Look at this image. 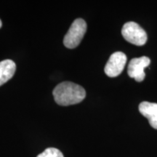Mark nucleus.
Returning a JSON list of instances; mask_svg holds the SVG:
<instances>
[{"instance_id":"nucleus-8","label":"nucleus","mask_w":157,"mask_h":157,"mask_svg":"<svg viewBox=\"0 0 157 157\" xmlns=\"http://www.w3.org/2000/svg\"><path fill=\"white\" fill-rule=\"evenodd\" d=\"M36 157H64L60 150L56 148H48Z\"/></svg>"},{"instance_id":"nucleus-9","label":"nucleus","mask_w":157,"mask_h":157,"mask_svg":"<svg viewBox=\"0 0 157 157\" xmlns=\"http://www.w3.org/2000/svg\"><path fill=\"white\" fill-rule=\"evenodd\" d=\"M2 21H1V20H0V28H1V27H2Z\"/></svg>"},{"instance_id":"nucleus-6","label":"nucleus","mask_w":157,"mask_h":157,"mask_svg":"<svg viewBox=\"0 0 157 157\" xmlns=\"http://www.w3.org/2000/svg\"><path fill=\"white\" fill-rule=\"evenodd\" d=\"M138 109L141 114L148 119L151 126L157 129V103L143 101Z\"/></svg>"},{"instance_id":"nucleus-4","label":"nucleus","mask_w":157,"mask_h":157,"mask_svg":"<svg viewBox=\"0 0 157 157\" xmlns=\"http://www.w3.org/2000/svg\"><path fill=\"white\" fill-rule=\"evenodd\" d=\"M127 63V56L122 52H116L110 56L106 65L105 73L109 77H116L120 74Z\"/></svg>"},{"instance_id":"nucleus-2","label":"nucleus","mask_w":157,"mask_h":157,"mask_svg":"<svg viewBox=\"0 0 157 157\" xmlns=\"http://www.w3.org/2000/svg\"><path fill=\"white\" fill-rule=\"evenodd\" d=\"M87 31V23L82 18H77L72 23L67 34L65 35L63 44L68 49L76 48L80 44Z\"/></svg>"},{"instance_id":"nucleus-5","label":"nucleus","mask_w":157,"mask_h":157,"mask_svg":"<svg viewBox=\"0 0 157 157\" xmlns=\"http://www.w3.org/2000/svg\"><path fill=\"white\" fill-rule=\"evenodd\" d=\"M150 63L151 60L146 56L132 59L129 62L127 69L129 76L135 78V81L138 82L143 81L146 76L144 70Z\"/></svg>"},{"instance_id":"nucleus-7","label":"nucleus","mask_w":157,"mask_h":157,"mask_svg":"<svg viewBox=\"0 0 157 157\" xmlns=\"http://www.w3.org/2000/svg\"><path fill=\"white\" fill-rule=\"evenodd\" d=\"M16 65L12 60H5L0 62V86L9 81L14 76Z\"/></svg>"},{"instance_id":"nucleus-1","label":"nucleus","mask_w":157,"mask_h":157,"mask_svg":"<svg viewBox=\"0 0 157 157\" xmlns=\"http://www.w3.org/2000/svg\"><path fill=\"white\" fill-rule=\"evenodd\" d=\"M52 94L55 101L63 106L81 103L86 97L85 90L82 86L71 82H63L58 84Z\"/></svg>"},{"instance_id":"nucleus-3","label":"nucleus","mask_w":157,"mask_h":157,"mask_svg":"<svg viewBox=\"0 0 157 157\" xmlns=\"http://www.w3.org/2000/svg\"><path fill=\"white\" fill-rule=\"evenodd\" d=\"M121 34L131 44L142 46L147 42L146 32L137 23L130 21L123 25Z\"/></svg>"}]
</instances>
